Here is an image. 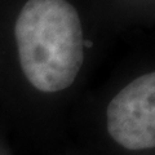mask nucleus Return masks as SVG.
<instances>
[{"instance_id": "obj_1", "label": "nucleus", "mask_w": 155, "mask_h": 155, "mask_svg": "<svg viewBox=\"0 0 155 155\" xmlns=\"http://www.w3.org/2000/svg\"><path fill=\"white\" fill-rule=\"evenodd\" d=\"M18 58L26 79L44 93L74 83L84 62L79 13L67 0H27L14 26Z\"/></svg>"}, {"instance_id": "obj_2", "label": "nucleus", "mask_w": 155, "mask_h": 155, "mask_svg": "<svg viewBox=\"0 0 155 155\" xmlns=\"http://www.w3.org/2000/svg\"><path fill=\"white\" fill-rule=\"evenodd\" d=\"M110 137L127 150L155 147V71L120 89L106 109Z\"/></svg>"}]
</instances>
